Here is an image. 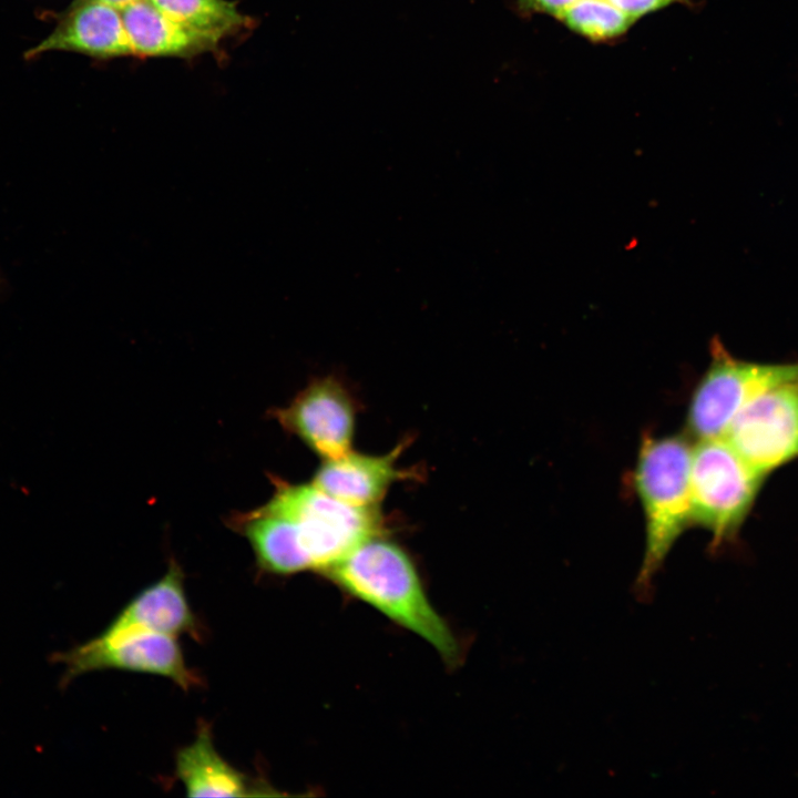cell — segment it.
<instances>
[{
    "label": "cell",
    "mask_w": 798,
    "mask_h": 798,
    "mask_svg": "<svg viewBox=\"0 0 798 798\" xmlns=\"http://www.w3.org/2000/svg\"><path fill=\"white\" fill-rule=\"evenodd\" d=\"M168 18L221 43L248 30L253 20L229 0H150Z\"/></svg>",
    "instance_id": "14"
},
{
    "label": "cell",
    "mask_w": 798,
    "mask_h": 798,
    "mask_svg": "<svg viewBox=\"0 0 798 798\" xmlns=\"http://www.w3.org/2000/svg\"><path fill=\"white\" fill-rule=\"evenodd\" d=\"M287 432L324 460L351 450L356 406L346 387L331 376L310 381L285 407L270 411Z\"/></svg>",
    "instance_id": "8"
},
{
    "label": "cell",
    "mask_w": 798,
    "mask_h": 798,
    "mask_svg": "<svg viewBox=\"0 0 798 798\" xmlns=\"http://www.w3.org/2000/svg\"><path fill=\"white\" fill-rule=\"evenodd\" d=\"M321 575L422 638L447 664L459 661L458 641L429 600L413 561L382 533L358 544Z\"/></svg>",
    "instance_id": "2"
},
{
    "label": "cell",
    "mask_w": 798,
    "mask_h": 798,
    "mask_svg": "<svg viewBox=\"0 0 798 798\" xmlns=\"http://www.w3.org/2000/svg\"><path fill=\"white\" fill-rule=\"evenodd\" d=\"M724 438L755 470L768 477L798 460V380L748 400Z\"/></svg>",
    "instance_id": "7"
},
{
    "label": "cell",
    "mask_w": 798,
    "mask_h": 798,
    "mask_svg": "<svg viewBox=\"0 0 798 798\" xmlns=\"http://www.w3.org/2000/svg\"><path fill=\"white\" fill-rule=\"evenodd\" d=\"M692 450L681 434L642 436L634 471L646 534L640 587L649 585L676 540L692 524Z\"/></svg>",
    "instance_id": "3"
},
{
    "label": "cell",
    "mask_w": 798,
    "mask_h": 798,
    "mask_svg": "<svg viewBox=\"0 0 798 798\" xmlns=\"http://www.w3.org/2000/svg\"><path fill=\"white\" fill-rule=\"evenodd\" d=\"M633 21L669 7L674 3H686L689 0H608Z\"/></svg>",
    "instance_id": "17"
},
{
    "label": "cell",
    "mask_w": 798,
    "mask_h": 798,
    "mask_svg": "<svg viewBox=\"0 0 798 798\" xmlns=\"http://www.w3.org/2000/svg\"><path fill=\"white\" fill-rule=\"evenodd\" d=\"M176 638L140 630L101 633L82 645L55 655L54 659L64 665V684L89 672L120 669L162 676L184 690L201 686V677L187 666Z\"/></svg>",
    "instance_id": "6"
},
{
    "label": "cell",
    "mask_w": 798,
    "mask_h": 798,
    "mask_svg": "<svg viewBox=\"0 0 798 798\" xmlns=\"http://www.w3.org/2000/svg\"><path fill=\"white\" fill-rule=\"evenodd\" d=\"M577 0H513L515 10L524 17L542 13L560 19Z\"/></svg>",
    "instance_id": "16"
},
{
    "label": "cell",
    "mask_w": 798,
    "mask_h": 798,
    "mask_svg": "<svg viewBox=\"0 0 798 798\" xmlns=\"http://www.w3.org/2000/svg\"><path fill=\"white\" fill-rule=\"evenodd\" d=\"M709 350V366L694 389L687 411V429L698 440L724 437L748 400L798 380V362L743 360L734 357L717 337L712 339Z\"/></svg>",
    "instance_id": "5"
},
{
    "label": "cell",
    "mask_w": 798,
    "mask_h": 798,
    "mask_svg": "<svg viewBox=\"0 0 798 798\" xmlns=\"http://www.w3.org/2000/svg\"><path fill=\"white\" fill-rule=\"evenodd\" d=\"M766 478L724 437L698 440L689 473L692 524L710 532L712 549L736 540Z\"/></svg>",
    "instance_id": "4"
},
{
    "label": "cell",
    "mask_w": 798,
    "mask_h": 798,
    "mask_svg": "<svg viewBox=\"0 0 798 798\" xmlns=\"http://www.w3.org/2000/svg\"><path fill=\"white\" fill-rule=\"evenodd\" d=\"M175 775L190 797L280 796L264 780L252 778L216 749L211 727L203 723L196 737L175 757Z\"/></svg>",
    "instance_id": "11"
},
{
    "label": "cell",
    "mask_w": 798,
    "mask_h": 798,
    "mask_svg": "<svg viewBox=\"0 0 798 798\" xmlns=\"http://www.w3.org/2000/svg\"><path fill=\"white\" fill-rule=\"evenodd\" d=\"M560 20L574 33L595 42L615 40L634 23L608 0H577Z\"/></svg>",
    "instance_id": "15"
},
{
    "label": "cell",
    "mask_w": 798,
    "mask_h": 798,
    "mask_svg": "<svg viewBox=\"0 0 798 798\" xmlns=\"http://www.w3.org/2000/svg\"><path fill=\"white\" fill-rule=\"evenodd\" d=\"M121 14L133 57L192 59L219 48L168 18L150 0L134 1L122 8Z\"/></svg>",
    "instance_id": "13"
},
{
    "label": "cell",
    "mask_w": 798,
    "mask_h": 798,
    "mask_svg": "<svg viewBox=\"0 0 798 798\" xmlns=\"http://www.w3.org/2000/svg\"><path fill=\"white\" fill-rule=\"evenodd\" d=\"M403 443L391 452L371 456L348 451L324 460L311 483L329 495L358 508H378L390 485L409 478V471L397 467Z\"/></svg>",
    "instance_id": "12"
},
{
    "label": "cell",
    "mask_w": 798,
    "mask_h": 798,
    "mask_svg": "<svg viewBox=\"0 0 798 798\" xmlns=\"http://www.w3.org/2000/svg\"><path fill=\"white\" fill-rule=\"evenodd\" d=\"M151 631L201 641L202 627L184 586V572L172 559L161 579L140 591L102 633Z\"/></svg>",
    "instance_id": "10"
},
{
    "label": "cell",
    "mask_w": 798,
    "mask_h": 798,
    "mask_svg": "<svg viewBox=\"0 0 798 798\" xmlns=\"http://www.w3.org/2000/svg\"><path fill=\"white\" fill-rule=\"evenodd\" d=\"M100 1L105 2V3L113 6L121 10L122 8H124L127 4H130L134 1H137V0H100Z\"/></svg>",
    "instance_id": "18"
},
{
    "label": "cell",
    "mask_w": 798,
    "mask_h": 798,
    "mask_svg": "<svg viewBox=\"0 0 798 798\" xmlns=\"http://www.w3.org/2000/svg\"><path fill=\"white\" fill-rule=\"evenodd\" d=\"M272 498L225 521L249 542L257 567L287 576L329 566L367 539L382 533L378 508L347 504L309 483L270 477Z\"/></svg>",
    "instance_id": "1"
},
{
    "label": "cell",
    "mask_w": 798,
    "mask_h": 798,
    "mask_svg": "<svg viewBox=\"0 0 798 798\" xmlns=\"http://www.w3.org/2000/svg\"><path fill=\"white\" fill-rule=\"evenodd\" d=\"M71 52L98 60L133 57L121 10L100 0H72L52 31L24 53L27 61L48 52Z\"/></svg>",
    "instance_id": "9"
}]
</instances>
